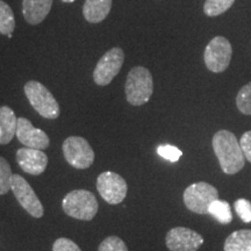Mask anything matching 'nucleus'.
Listing matches in <instances>:
<instances>
[{
	"instance_id": "22",
	"label": "nucleus",
	"mask_w": 251,
	"mask_h": 251,
	"mask_svg": "<svg viewBox=\"0 0 251 251\" xmlns=\"http://www.w3.org/2000/svg\"><path fill=\"white\" fill-rule=\"evenodd\" d=\"M12 170L8 162L4 157L0 156V196L6 194L11 190L12 183Z\"/></svg>"
},
{
	"instance_id": "20",
	"label": "nucleus",
	"mask_w": 251,
	"mask_h": 251,
	"mask_svg": "<svg viewBox=\"0 0 251 251\" xmlns=\"http://www.w3.org/2000/svg\"><path fill=\"white\" fill-rule=\"evenodd\" d=\"M235 0H206L203 12L207 17H218L227 12L233 6Z\"/></svg>"
},
{
	"instance_id": "12",
	"label": "nucleus",
	"mask_w": 251,
	"mask_h": 251,
	"mask_svg": "<svg viewBox=\"0 0 251 251\" xmlns=\"http://www.w3.org/2000/svg\"><path fill=\"white\" fill-rule=\"evenodd\" d=\"M17 137L25 147L45 150L49 147L50 140L45 131L37 129L26 118L18 119Z\"/></svg>"
},
{
	"instance_id": "18",
	"label": "nucleus",
	"mask_w": 251,
	"mask_h": 251,
	"mask_svg": "<svg viewBox=\"0 0 251 251\" xmlns=\"http://www.w3.org/2000/svg\"><path fill=\"white\" fill-rule=\"evenodd\" d=\"M208 214L218 220L220 224L229 225L233 221V214H231V207L227 201L224 200H215L214 202L209 206Z\"/></svg>"
},
{
	"instance_id": "1",
	"label": "nucleus",
	"mask_w": 251,
	"mask_h": 251,
	"mask_svg": "<svg viewBox=\"0 0 251 251\" xmlns=\"http://www.w3.org/2000/svg\"><path fill=\"white\" fill-rule=\"evenodd\" d=\"M212 146L220 166L226 175H235L244 168L246 157L241 149L240 141H237L231 131L222 129L215 133Z\"/></svg>"
},
{
	"instance_id": "16",
	"label": "nucleus",
	"mask_w": 251,
	"mask_h": 251,
	"mask_svg": "<svg viewBox=\"0 0 251 251\" xmlns=\"http://www.w3.org/2000/svg\"><path fill=\"white\" fill-rule=\"evenodd\" d=\"M18 118L15 117L13 109L8 106L0 107V144H8L11 142L14 135H17Z\"/></svg>"
},
{
	"instance_id": "13",
	"label": "nucleus",
	"mask_w": 251,
	"mask_h": 251,
	"mask_svg": "<svg viewBox=\"0 0 251 251\" xmlns=\"http://www.w3.org/2000/svg\"><path fill=\"white\" fill-rule=\"evenodd\" d=\"M17 162L26 174L39 176L45 172L48 165V156L43 150L24 147L17 151Z\"/></svg>"
},
{
	"instance_id": "6",
	"label": "nucleus",
	"mask_w": 251,
	"mask_h": 251,
	"mask_svg": "<svg viewBox=\"0 0 251 251\" xmlns=\"http://www.w3.org/2000/svg\"><path fill=\"white\" fill-rule=\"evenodd\" d=\"M63 155L78 170L89 169L94 162V151L90 143L80 136H70L63 143Z\"/></svg>"
},
{
	"instance_id": "21",
	"label": "nucleus",
	"mask_w": 251,
	"mask_h": 251,
	"mask_svg": "<svg viewBox=\"0 0 251 251\" xmlns=\"http://www.w3.org/2000/svg\"><path fill=\"white\" fill-rule=\"evenodd\" d=\"M236 106L241 113L251 115V81L243 86L237 93Z\"/></svg>"
},
{
	"instance_id": "23",
	"label": "nucleus",
	"mask_w": 251,
	"mask_h": 251,
	"mask_svg": "<svg viewBox=\"0 0 251 251\" xmlns=\"http://www.w3.org/2000/svg\"><path fill=\"white\" fill-rule=\"evenodd\" d=\"M157 153L162 157V158L168 159L170 162H178L181 156H183V151L178 149L177 147L171 146V144H161L157 147Z\"/></svg>"
},
{
	"instance_id": "2",
	"label": "nucleus",
	"mask_w": 251,
	"mask_h": 251,
	"mask_svg": "<svg viewBox=\"0 0 251 251\" xmlns=\"http://www.w3.org/2000/svg\"><path fill=\"white\" fill-rule=\"evenodd\" d=\"M125 92L127 101L133 106H142L151 98L153 80L150 71L144 67H135L128 74Z\"/></svg>"
},
{
	"instance_id": "24",
	"label": "nucleus",
	"mask_w": 251,
	"mask_h": 251,
	"mask_svg": "<svg viewBox=\"0 0 251 251\" xmlns=\"http://www.w3.org/2000/svg\"><path fill=\"white\" fill-rule=\"evenodd\" d=\"M98 251H128V248L120 237L109 236L100 243Z\"/></svg>"
},
{
	"instance_id": "8",
	"label": "nucleus",
	"mask_w": 251,
	"mask_h": 251,
	"mask_svg": "<svg viewBox=\"0 0 251 251\" xmlns=\"http://www.w3.org/2000/svg\"><path fill=\"white\" fill-rule=\"evenodd\" d=\"M125 61V52L121 48H112L108 50L99 62L93 71L94 83L99 86L108 85L120 72Z\"/></svg>"
},
{
	"instance_id": "14",
	"label": "nucleus",
	"mask_w": 251,
	"mask_h": 251,
	"mask_svg": "<svg viewBox=\"0 0 251 251\" xmlns=\"http://www.w3.org/2000/svg\"><path fill=\"white\" fill-rule=\"evenodd\" d=\"M52 0H23V14L30 25H39L49 14Z\"/></svg>"
},
{
	"instance_id": "19",
	"label": "nucleus",
	"mask_w": 251,
	"mask_h": 251,
	"mask_svg": "<svg viewBox=\"0 0 251 251\" xmlns=\"http://www.w3.org/2000/svg\"><path fill=\"white\" fill-rule=\"evenodd\" d=\"M15 28V19L12 8L5 1L0 0V34L9 35Z\"/></svg>"
},
{
	"instance_id": "4",
	"label": "nucleus",
	"mask_w": 251,
	"mask_h": 251,
	"mask_svg": "<svg viewBox=\"0 0 251 251\" xmlns=\"http://www.w3.org/2000/svg\"><path fill=\"white\" fill-rule=\"evenodd\" d=\"M25 94L33 108L43 118L54 120L59 117V105L52 93L36 80H29L25 85Z\"/></svg>"
},
{
	"instance_id": "10",
	"label": "nucleus",
	"mask_w": 251,
	"mask_h": 251,
	"mask_svg": "<svg viewBox=\"0 0 251 251\" xmlns=\"http://www.w3.org/2000/svg\"><path fill=\"white\" fill-rule=\"evenodd\" d=\"M11 191L28 214L36 219H40L45 214V208H43L40 199L37 198L30 185L28 184V181L20 175L12 176Z\"/></svg>"
},
{
	"instance_id": "25",
	"label": "nucleus",
	"mask_w": 251,
	"mask_h": 251,
	"mask_svg": "<svg viewBox=\"0 0 251 251\" xmlns=\"http://www.w3.org/2000/svg\"><path fill=\"white\" fill-rule=\"evenodd\" d=\"M235 211H236L237 215L240 216V219L242 220L243 222L246 224H250L251 222V202L249 200L243 199H238L235 201L234 203Z\"/></svg>"
},
{
	"instance_id": "9",
	"label": "nucleus",
	"mask_w": 251,
	"mask_h": 251,
	"mask_svg": "<svg viewBox=\"0 0 251 251\" xmlns=\"http://www.w3.org/2000/svg\"><path fill=\"white\" fill-rule=\"evenodd\" d=\"M97 190L106 202L109 205H118L124 201L127 196L128 186L120 175L106 171L97 179Z\"/></svg>"
},
{
	"instance_id": "27",
	"label": "nucleus",
	"mask_w": 251,
	"mask_h": 251,
	"mask_svg": "<svg viewBox=\"0 0 251 251\" xmlns=\"http://www.w3.org/2000/svg\"><path fill=\"white\" fill-rule=\"evenodd\" d=\"M240 146L246 159L251 163V130L246 131V133L242 135L240 141Z\"/></svg>"
},
{
	"instance_id": "29",
	"label": "nucleus",
	"mask_w": 251,
	"mask_h": 251,
	"mask_svg": "<svg viewBox=\"0 0 251 251\" xmlns=\"http://www.w3.org/2000/svg\"><path fill=\"white\" fill-rule=\"evenodd\" d=\"M0 136H1V130H0Z\"/></svg>"
},
{
	"instance_id": "17",
	"label": "nucleus",
	"mask_w": 251,
	"mask_h": 251,
	"mask_svg": "<svg viewBox=\"0 0 251 251\" xmlns=\"http://www.w3.org/2000/svg\"><path fill=\"white\" fill-rule=\"evenodd\" d=\"M225 251H251V230L242 229L231 233L225 242Z\"/></svg>"
},
{
	"instance_id": "11",
	"label": "nucleus",
	"mask_w": 251,
	"mask_h": 251,
	"mask_svg": "<svg viewBox=\"0 0 251 251\" xmlns=\"http://www.w3.org/2000/svg\"><path fill=\"white\" fill-rule=\"evenodd\" d=\"M165 243L170 251H197L203 244V238L192 229L176 227L166 234Z\"/></svg>"
},
{
	"instance_id": "7",
	"label": "nucleus",
	"mask_w": 251,
	"mask_h": 251,
	"mask_svg": "<svg viewBox=\"0 0 251 251\" xmlns=\"http://www.w3.org/2000/svg\"><path fill=\"white\" fill-rule=\"evenodd\" d=\"M233 56L230 42L224 36H215L211 40L203 52L205 64L209 71L220 74L227 70Z\"/></svg>"
},
{
	"instance_id": "3",
	"label": "nucleus",
	"mask_w": 251,
	"mask_h": 251,
	"mask_svg": "<svg viewBox=\"0 0 251 251\" xmlns=\"http://www.w3.org/2000/svg\"><path fill=\"white\" fill-rule=\"evenodd\" d=\"M62 207L65 214L71 218L91 221L98 212V201L90 191L75 190L64 197Z\"/></svg>"
},
{
	"instance_id": "26",
	"label": "nucleus",
	"mask_w": 251,
	"mask_h": 251,
	"mask_svg": "<svg viewBox=\"0 0 251 251\" xmlns=\"http://www.w3.org/2000/svg\"><path fill=\"white\" fill-rule=\"evenodd\" d=\"M52 251H81L80 248L77 246L74 241L69 240V238L61 237L55 241L54 246H52Z\"/></svg>"
},
{
	"instance_id": "28",
	"label": "nucleus",
	"mask_w": 251,
	"mask_h": 251,
	"mask_svg": "<svg viewBox=\"0 0 251 251\" xmlns=\"http://www.w3.org/2000/svg\"><path fill=\"white\" fill-rule=\"evenodd\" d=\"M63 2H74L75 0H62Z\"/></svg>"
},
{
	"instance_id": "15",
	"label": "nucleus",
	"mask_w": 251,
	"mask_h": 251,
	"mask_svg": "<svg viewBox=\"0 0 251 251\" xmlns=\"http://www.w3.org/2000/svg\"><path fill=\"white\" fill-rule=\"evenodd\" d=\"M112 8V0H86L83 6L84 18L91 24H99L106 19Z\"/></svg>"
},
{
	"instance_id": "5",
	"label": "nucleus",
	"mask_w": 251,
	"mask_h": 251,
	"mask_svg": "<svg viewBox=\"0 0 251 251\" xmlns=\"http://www.w3.org/2000/svg\"><path fill=\"white\" fill-rule=\"evenodd\" d=\"M184 203L191 212L197 214H208L209 206L219 199V192L214 186L205 181H199L190 185L185 190Z\"/></svg>"
}]
</instances>
